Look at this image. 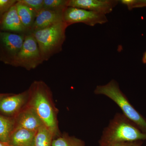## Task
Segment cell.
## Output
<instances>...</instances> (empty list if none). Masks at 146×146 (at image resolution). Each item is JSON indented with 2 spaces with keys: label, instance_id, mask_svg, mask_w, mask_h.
Masks as SVG:
<instances>
[{
  "label": "cell",
  "instance_id": "cell-1",
  "mask_svg": "<svg viewBox=\"0 0 146 146\" xmlns=\"http://www.w3.org/2000/svg\"><path fill=\"white\" fill-rule=\"evenodd\" d=\"M28 90L27 104L34 108L55 138L60 136L61 133L58 127V110L53 100L52 92L49 87L42 80L35 81Z\"/></svg>",
  "mask_w": 146,
  "mask_h": 146
},
{
  "label": "cell",
  "instance_id": "cell-2",
  "mask_svg": "<svg viewBox=\"0 0 146 146\" xmlns=\"http://www.w3.org/2000/svg\"><path fill=\"white\" fill-rule=\"evenodd\" d=\"M143 141H146V133L123 113H117L104 129L99 144L100 146H112L123 142Z\"/></svg>",
  "mask_w": 146,
  "mask_h": 146
},
{
  "label": "cell",
  "instance_id": "cell-3",
  "mask_svg": "<svg viewBox=\"0 0 146 146\" xmlns=\"http://www.w3.org/2000/svg\"><path fill=\"white\" fill-rule=\"evenodd\" d=\"M68 27L65 22L61 21L31 33L38 44L43 61H47L62 51L66 39L65 32Z\"/></svg>",
  "mask_w": 146,
  "mask_h": 146
},
{
  "label": "cell",
  "instance_id": "cell-4",
  "mask_svg": "<svg viewBox=\"0 0 146 146\" xmlns=\"http://www.w3.org/2000/svg\"><path fill=\"white\" fill-rule=\"evenodd\" d=\"M94 93L96 95H104L113 101L120 108L123 115L134 123L142 132L146 133V119L131 104L116 80H112L104 85H98Z\"/></svg>",
  "mask_w": 146,
  "mask_h": 146
},
{
  "label": "cell",
  "instance_id": "cell-5",
  "mask_svg": "<svg viewBox=\"0 0 146 146\" xmlns=\"http://www.w3.org/2000/svg\"><path fill=\"white\" fill-rule=\"evenodd\" d=\"M38 44L32 33L26 35L22 48L12 66L31 70L44 62Z\"/></svg>",
  "mask_w": 146,
  "mask_h": 146
},
{
  "label": "cell",
  "instance_id": "cell-6",
  "mask_svg": "<svg viewBox=\"0 0 146 146\" xmlns=\"http://www.w3.org/2000/svg\"><path fill=\"white\" fill-rule=\"evenodd\" d=\"M26 35L0 31V61L12 66L22 48Z\"/></svg>",
  "mask_w": 146,
  "mask_h": 146
},
{
  "label": "cell",
  "instance_id": "cell-7",
  "mask_svg": "<svg viewBox=\"0 0 146 146\" xmlns=\"http://www.w3.org/2000/svg\"><path fill=\"white\" fill-rule=\"evenodd\" d=\"M63 18V22L68 27L78 23L94 26L98 24L105 23L108 21L104 14L71 7H68L64 10Z\"/></svg>",
  "mask_w": 146,
  "mask_h": 146
},
{
  "label": "cell",
  "instance_id": "cell-8",
  "mask_svg": "<svg viewBox=\"0 0 146 146\" xmlns=\"http://www.w3.org/2000/svg\"><path fill=\"white\" fill-rule=\"evenodd\" d=\"M28 90L18 94L5 93L0 97V114L14 118L27 104Z\"/></svg>",
  "mask_w": 146,
  "mask_h": 146
},
{
  "label": "cell",
  "instance_id": "cell-9",
  "mask_svg": "<svg viewBox=\"0 0 146 146\" xmlns=\"http://www.w3.org/2000/svg\"><path fill=\"white\" fill-rule=\"evenodd\" d=\"M117 0H69L68 7L82 9L106 15L118 4Z\"/></svg>",
  "mask_w": 146,
  "mask_h": 146
},
{
  "label": "cell",
  "instance_id": "cell-10",
  "mask_svg": "<svg viewBox=\"0 0 146 146\" xmlns=\"http://www.w3.org/2000/svg\"><path fill=\"white\" fill-rule=\"evenodd\" d=\"M15 128L36 131L44 125L36 111L27 104L14 118Z\"/></svg>",
  "mask_w": 146,
  "mask_h": 146
},
{
  "label": "cell",
  "instance_id": "cell-11",
  "mask_svg": "<svg viewBox=\"0 0 146 146\" xmlns=\"http://www.w3.org/2000/svg\"><path fill=\"white\" fill-rule=\"evenodd\" d=\"M0 31L17 34L29 33L21 23L17 13L16 5L11 7L1 18Z\"/></svg>",
  "mask_w": 146,
  "mask_h": 146
},
{
  "label": "cell",
  "instance_id": "cell-12",
  "mask_svg": "<svg viewBox=\"0 0 146 146\" xmlns=\"http://www.w3.org/2000/svg\"><path fill=\"white\" fill-rule=\"evenodd\" d=\"M63 11H56L43 9L36 14L30 33L63 21Z\"/></svg>",
  "mask_w": 146,
  "mask_h": 146
},
{
  "label": "cell",
  "instance_id": "cell-13",
  "mask_svg": "<svg viewBox=\"0 0 146 146\" xmlns=\"http://www.w3.org/2000/svg\"><path fill=\"white\" fill-rule=\"evenodd\" d=\"M36 131L15 128L7 144L10 146H34Z\"/></svg>",
  "mask_w": 146,
  "mask_h": 146
},
{
  "label": "cell",
  "instance_id": "cell-14",
  "mask_svg": "<svg viewBox=\"0 0 146 146\" xmlns=\"http://www.w3.org/2000/svg\"><path fill=\"white\" fill-rule=\"evenodd\" d=\"M15 5L21 23L28 33H30L36 13L28 7L19 2L18 0Z\"/></svg>",
  "mask_w": 146,
  "mask_h": 146
},
{
  "label": "cell",
  "instance_id": "cell-15",
  "mask_svg": "<svg viewBox=\"0 0 146 146\" xmlns=\"http://www.w3.org/2000/svg\"><path fill=\"white\" fill-rule=\"evenodd\" d=\"M15 128V119L0 114V141L7 143Z\"/></svg>",
  "mask_w": 146,
  "mask_h": 146
},
{
  "label": "cell",
  "instance_id": "cell-16",
  "mask_svg": "<svg viewBox=\"0 0 146 146\" xmlns=\"http://www.w3.org/2000/svg\"><path fill=\"white\" fill-rule=\"evenodd\" d=\"M54 138L52 133L46 127L43 125L36 131L34 146H52Z\"/></svg>",
  "mask_w": 146,
  "mask_h": 146
},
{
  "label": "cell",
  "instance_id": "cell-17",
  "mask_svg": "<svg viewBox=\"0 0 146 146\" xmlns=\"http://www.w3.org/2000/svg\"><path fill=\"white\" fill-rule=\"evenodd\" d=\"M52 146H85V142L64 132L53 140Z\"/></svg>",
  "mask_w": 146,
  "mask_h": 146
},
{
  "label": "cell",
  "instance_id": "cell-18",
  "mask_svg": "<svg viewBox=\"0 0 146 146\" xmlns=\"http://www.w3.org/2000/svg\"><path fill=\"white\" fill-rule=\"evenodd\" d=\"M69 0H44V9L63 11L68 7Z\"/></svg>",
  "mask_w": 146,
  "mask_h": 146
},
{
  "label": "cell",
  "instance_id": "cell-19",
  "mask_svg": "<svg viewBox=\"0 0 146 146\" xmlns=\"http://www.w3.org/2000/svg\"><path fill=\"white\" fill-rule=\"evenodd\" d=\"M18 1L34 10L36 14L44 9V0H18Z\"/></svg>",
  "mask_w": 146,
  "mask_h": 146
},
{
  "label": "cell",
  "instance_id": "cell-20",
  "mask_svg": "<svg viewBox=\"0 0 146 146\" xmlns=\"http://www.w3.org/2000/svg\"><path fill=\"white\" fill-rule=\"evenodd\" d=\"M17 2V0H0V20Z\"/></svg>",
  "mask_w": 146,
  "mask_h": 146
},
{
  "label": "cell",
  "instance_id": "cell-21",
  "mask_svg": "<svg viewBox=\"0 0 146 146\" xmlns=\"http://www.w3.org/2000/svg\"><path fill=\"white\" fill-rule=\"evenodd\" d=\"M143 141H133V142H123L115 144L112 146H141Z\"/></svg>",
  "mask_w": 146,
  "mask_h": 146
},
{
  "label": "cell",
  "instance_id": "cell-22",
  "mask_svg": "<svg viewBox=\"0 0 146 146\" xmlns=\"http://www.w3.org/2000/svg\"><path fill=\"white\" fill-rule=\"evenodd\" d=\"M136 0H121L120 1L121 3L126 6L129 10H131L134 9Z\"/></svg>",
  "mask_w": 146,
  "mask_h": 146
},
{
  "label": "cell",
  "instance_id": "cell-23",
  "mask_svg": "<svg viewBox=\"0 0 146 146\" xmlns=\"http://www.w3.org/2000/svg\"><path fill=\"white\" fill-rule=\"evenodd\" d=\"M146 7V0H136L134 8Z\"/></svg>",
  "mask_w": 146,
  "mask_h": 146
},
{
  "label": "cell",
  "instance_id": "cell-24",
  "mask_svg": "<svg viewBox=\"0 0 146 146\" xmlns=\"http://www.w3.org/2000/svg\"><path fill=\"white\" fill-rule=\"evenodd\" d=\"M142 62L143 64H146V51L143 53L142 58Z\"/></svg>",
  "mask_w": 146,
  "mask_h": 146
},
{
  "label": "cell",
  "instance_id": "cell-25",
  "mask_svg": "<svg viewBox=\"0 0 146 146\" xmlns=\"http://www.w3.org/2000/svg\"><path fill=\"white\" fill-rule=\"evenodd\" d=\"M0 146H10L7 143H3L0 141Z\"/></svg>",
  "mask_w": 146,
  "mask_h": 146
},
{
  "label": "cell",
  "instance_id": "cell-26",
  "mask_svg": "<svg viewBox=\"0 0 146 146\" xmlns=\"http://www.w3.org/2000/svg\"><path fill=\"white\" fill-rule=\"evenodd\" d=\"M2 94V93H0V97L4 95V94Z\"/></svg>",
  "mask_w": 146,
  "mask_h": 146
}]
</instances>
